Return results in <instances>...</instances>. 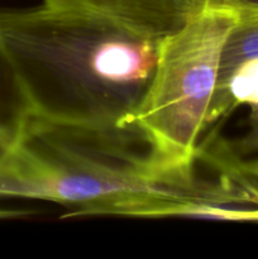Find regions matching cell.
Wrapping results in <instances>:
<instances>
[{
  "label": "cell",
  "mask_w": 258,
  "mask_h": 259,
  "mask_svg": "<svg viewBox=\"0 0 258 259\" xmlns=\"http://www.w3.org/2000/svg\"><path fill=\"white\" fill-rule=\"evenodd\" d=\"M210 5L228 8L233 12H244V10H258V0H204Z\"/></svg>",
  "instance_id": "obj_10"
},
{
  "label": "cell",
  "mask_w": 258,
  "mask_h": 259,
  "mask_svg": "<svg viewBox=\"0 0 258 259\" xmlns=\"http://www.w3.org/2000/svg\"><path fill=\"white\" fill-rule=\"evenodd\" d=\"M199 161L172 164L137 121L56 123L32 116L0 166V196L77 207L126 196L207 200Z\"/></svg>",
  "instance_id": "obj_2"
},
{
  "label": "cell",
  "mask_w": 258,
  "mask_h": 259,
  "mask_svg": "<svg viewBox=\"0 0 258 259\" xmlns=\"http://www.w3.org/2000/svg\"><path fill=\"white\" fill-rule=\"evenodd\" d=\"M42 4L109 18L141 34L162 39L204 7V0H43Z\"/></svg>",
  "instance_id": "obj_4"
},
{
  "label": "cell",
  "mask_w": 258,
  "mask_h": 259,
  "mask_svg": "<svg viewBox=\"0 0 258 259\" xmlns=\"http://www.w3.org/2000/svg\"><path fill=\"white\" fill-rule=\"evenodd\" d=\"M28 212L25 211H12V210H0V219H9V218H17L27 215Z\"/></svg>",
  "instance_id": "obj_12"
},
{
  "label": "cell",
  "mask_w": 258,
  "mask_h": 259,
  "mask_svg": "<svg viewBox=\"0 0 258 259\" xmlns=\"http://www.w3.org/2000/svg\"><path fill=\"white\" fill-rule=\"evenodd\" d=\"M235 20L232 9L204 3L199 13L161 39L153 77L133 121L169 163L196 159L223 48Z\"/></svg>",
  "instance_id": "obj_3"
},
{
  "label": "cell",
  "mask_w": 258,
  "mask_h": 259,
  "mask_svg": "<svg viewBox=\"0 0 258 259\" xmlns=\"http://www.w3.org/2000/svg\"><path fill=\"white\" fill-rule=\"evenodd\" d=\"M33 116L19 77L0 43V137L14 144Z\"/></svg>",
  "instance_id": "obj_6"
},
{
  "label": "cell",
  "mask_w": 258,
  "mask_h": 259,
  "mask_svg": "<svg viewBox=\"0 0 258 259\" xmlns=\"http://www.w3.org/2000/svg\"><path fill=\"white\" fill-rule=\"evenodd\" d=\"M227 146L238 158H247L248 156L258 153V109L250 110L247 133L239 139L227 141Z\"/></svg>",
  "instance_id": "obj_8"
},
{
  "label": "cell",
  "mask_w": 258,
  "mask_h": 259,
  "mask_svg": "<svg viewBox=\"0 0 258 259\" xmlns=\"http://www.w3.org/2000/svg\"><path fill=\"white\" fill-rule=\"evenodd\" d=\"M13 144L8 143L5 139H3L2 137H0V166H2L3 161L5 159V157H7V154L9 153L10 148H12Z\"/></svg>",
  "instance_id": "obj_11"
},
{
  "label": "cell",
  "mask_w": 258,
  "mask_h": 259,
  "mask_svg": "<svg viewBox=\"0 0 258 259\" xmlns=\"http://www.w3.org/2000/svg\"><path fill=\"white\" fill-rule=\"evenodd\" d=\"M85 217L119 215L133 218H200V219L258 222V205L219 204L169 196H126L85 207Z\"/></svg>",
  "instance_id": "obj_5"
},
{
  "label": "cell",
  "mask_w": 258,
  "mask_h": 259,
  "mask_svg": "<svg viewBox=\"0 0 258 259\" xmlns=\"http://www.w3.org/2000/svg\"><path fill=\"white\" fill-rule=\"evenodd\" d=\"M0 43L33 116L56 123L133 121L161 39L109 18L39 5L0 9Z\"/></svg>",
  "instance_id": "obj_1"
},
{
  "label": "cell",
  "mask_w": 258,
  "mask_h": 259,
  "mask_svg": "<svg viewBox=\"0 0 258 259\" xmlns=\"http://www.w3.org/2000/svg\"><path fill=\"white\" fill-rule=\"evenodd\" d=\"M252 58H258V10H244L237 13V20L224 43L219 75Z\"/></svg>",
  "instance_id": "obj_7"
},
{
  "label": "cell",
  "mask_w": 258,
  "mask_h": 259,
  "mask_svg": "<svg viewBox=\"0 0 258 259\" xmlns=\"http://www.w3.org/2000/svg\"><path fill=\"white\" fill-rule=\"evenodd\" d=\"M233 171L237 174L238 180L258 197V159L234 158L232 163Z\"/></svg>",
  "instance_id": "obj_9"
}]
</instances>
